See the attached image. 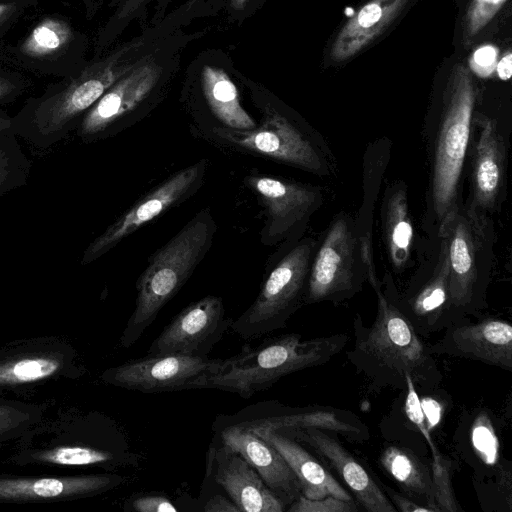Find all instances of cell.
<instances>
[{
  "instance_id": "13",
  "label": "cell",
  "mask_w": 512,
  "mask_h": 512,
  "mask_svg": "<svg viewBox=\"0 0 512 512\" xmlns=\"http://www.w3.org/2000/svg\"><path fill=\"white\" fill-rule=\"evenodd\" d=\"M222 359L183 354L147 355L108 369L102 379L141 393L196 389L197 382L214 373Z\"/></svg>"
},
{
  "instance_id": "31",
  "label": "cell",
  "mask_w": 512,
  "mask_h": 512,
  "mask_svg": "<svg viewBox=\"0 0 512 512\" xmlns=\"http://www.w3.org/2000/svg\"><path fill=\"white\" fill-rule=\"evenodd\" d=\"M509 0H471L462 21V42L465 47L484 34L504 11Z\"/></svg>"
},
{
  "instance_id": "40",
  "label": "cell",
  "mask_w": 512,
  "mask_h": 512,
  "mask_svg": "<svg viewBox=\"0 0 512 512\" xmlns=\"http://www.w3.org/2000/svg\"><path fill=\"white\" fill-rule=\"evenodd\" d=\"M22 417L14 408L0 405V433L14 427L16 420Z\"/></svg>"
},
{
  "instance_id": "25",
  "label": "cell",
  "mask_w": 512,
  "mask_h": 512,
  "mask_svg": "<svg viewBox=\"0 0 512 512\" xmlns=\"http://www.w3.org/2000/svg\"><path fill=\"white\" fill-rule=\"evenodd\" d=\"M405 413L424 437L432 453L431 473L434 484L435 500L439 512L461 511L452 486L454 463L436 446L421 400L416 391V385L411 377H406Z\"/></svg>"
},
{
  "instance_id": "8",
  "label": "cell",
  "mask_w": 512,
  "mask_h": 512,
  "mask_svg": "<svg viewBox=\"0 0 512 512\" xmlns=\"http://www.w3.org/2000/svg\"><path fill=\"white\" fill-rule=\"evenodd\" d=\"M373 251L364 242L355 215L334 216L318 243L311 261L305 305L331 302L334 305L354 297L367 281L365 255Z\"/></svg>"
},
{
  "instance_id": "36",
  "label": "cell",
  "mask_w": 512,
  "mask_h": 512,
  "mask_svg": "<svg viewBox=\"0 0 512 512\" xmlns=\"http://www.w3.org/2000/svg\"><path fill=\"white\" fill-rule=\"evenodd\" d=\"M22 79L0 73V106L16 100L25 90Z\"/></svg>"
},
{
  "instance_id": "39",
  "label": "cell",
  "mask_w": 512,
  "mask_h": 512,
  "mask_svg": "<svg viewBox=\"0 0 512 512\" xmlns=\"http://www.w3.org/2000/svg\"><path fill=\"white\" fill-rule=\"evenodd\" d=\"M203 510L205 512H240L235 503L223 495L211 496L206 501Z\"/></svg>"
},
{
  "instance_id": "17",
  "label": "cell",
  "mask_w": 512,
  "mask_h": 512,
  "mask_svg": "<svg viewBox=\"0 0 512 512\" xmlns=\"http://www.w3.org/2000/svg\"><path fill=\"white\" fill-rule=\"evenodd\" d=\"M431 353L479 361L512 370V326L503 319L467 318L450 324L442 337L429 345Z\"/></svg>"
},
{
  "instance_id": "12",
  "label": "cell",
  "mask_w": 512,
  "mask_h": 512,
  "mask_svg": "<svg viewBox=\"0 0 512 512\" xmlns=\"http://www.w3.org/2000/svg\"><path fill=\"white\" fill-rule=\"evenodd\" d=\"M436 236L439 243L435 261L422 267L403 292H398L389 273L381 282L395 305L422 337L442 331L453 323L446 244L441 236Z\"/></svg>"
},
{
  "instance_id": "30",
  "label": "cell",
  "mask_w": 512,
  "mask_h": 512,
  "mask_svg": "<svg viewBox=\"0 0 512 512\" xmlns=\"http://www.w3.org/2000/svg\"><path fill=\"white\" fill-rule=\"evenodd\" d=\"M17 137L12 127L0 133V197L25 186L30 176L32 163Z\"/></svg>"
},
{
  "instance_id": "42",
  "label": "cell",
  "mask_w": 512,
  "mask_h": 512,
  "mask_svg": "<svg viewBox=\"0 0 512 512\" xmlns=\"http://www.w3.org/2000/svg\"><path fill=\"white\" fill-rule=\"evenodd\" d=\"M12 127V117L0 110V133Z\"/></svg>"
},
{
  "instance_id": "23",
  "label": "cell",
  "mask_w": 512,
  "mask_h": 512,
  "mask_svg": "<svg viewBox=\"0 0 512 512\" xmlns=\"http://www.w3.org/2000/svg\"><path fill=\"white\" fill-rule=\"evenodd\" d=\"M123 482L116 474L77 477L0 478V500H50L99 494Z\"/></svg>"
},
{
  "instance_id": "18",
  "label": "cell",
  "mask_w": 512,
  "mask_h": 512,
  "mask_svg": "<svg viewBox=\"0 0 512 512\" xmlns=\"http://www.w3.org/2000/svg\"><path fill=\"white\" fill-rule=\"evenodd\" d=\"M152 88L153 79L146 75L127 78L110 87L77 125L75 132L79 140L92 143L125 130L134 123L137 109Z\"/></svg>"
},
{
  "instance_id": "3",
  "label": "cell",
  "mask_w": 512,
  "mask_h": 512,
  "mask_svg": "<svg viewBox=\"0 0 512 512\" xmlns=\"http://www.w3.org/2000/svg\"><path fill=\"white\" fill-rule=\"evenodd\" d=\"M349 336L336 333L303 339L288 333L245 344L236 355L222 359L218 369L201 378L196 389H218L250 398L291 373L321 366L338 355Z\"/></svg>"
},
{
  "instance_id": "21",
  "label": "cell",
  "mask_w": 512,
  "mask_h": 512,
  "mask_svg": "<svg viewBox=\"0 0 512 512\" xmlns=\"http://www.w3.org/2000/svg\"><path fill=\"white\" fill-rule=\"evenodd\" d=\"M412 0H369L338 31L329 60L341 63L351 59L381 34L408 8Z\"/></svg>"
},
{
  "instance_id": "24",
  "label": "cell",
  "mask_w": 512,
  "mask_h": 512,
  "mask_svg": "<svg viewBox=\"0 0 512 512\" xmlns=\"http://www.w3.org/2000/svg\"><path fill=\"white\" fill-rule=\"evenodd\" d=\"M384 244L396 271L407 266L414 230L408 207L407 187L402 181L387 186L381 207Z\"/></svg>"
},
{
  "instance_id": "37",
  "label": "cell",
  "mask_w": 512,
  "mask_h": 512,
  "mask_svg": "<svg viewBox=\"0 0 512 512\" xmlns=\"http://www.w3.org/2000/svg\"><path fill=\"white\" fill-rule=\"evenodd\" d=\"M388 499L394 505L397 511L400 512H433V510L425 505H422L414 499L404 496L403 494L393 490L392 488L382 485Z\"/></svg>"
},
{
  "instance_id": "7",
  "label": "cell",
  "mask_w": 512,
  "mask_h": 512,
  "mask_svg": "<svg viewBox=\"0 0 512 512\" xmlns=\"http://www.w3.org/2000/svg\"><path fill=\"white\" fill-rule=\"evenodd\" d=\"M318 239L303 236L280 246L254 302L230 329L244 340L257 339L286 327L289 319L305 305L311 261Z\"/></svg>"
},
{
  "instance_id": "1",
  "label": "cell",
  "mask_w": 512,
  "mask_h": 512,
  "mask_svg": "<svg viewBox=\"0 0 512 512\" xmlns=\"http://www.w3.org/2000/svg\"><path fill=\"white\" fill-rule=\"evenodd\" d=\"M367 281L377 297L376 316L367 326L361 314H355L354 344L347 359L375 388L405 390L407 376L420 387H437L442 373L429 345L384 289L375 264L367 267Z\"/></svg>"
},
{
  "instance_id": "10",
  "label": "cell",
  "mask_w": 512,
  "mask_h": 512,
  "mask_svg": "<svg viewBox=\"0 0 512 512\" xmlns=\"http://www.w3.org/2000/svg\"><path fill=\"white\" fill-rule=\"evenodd\" d=\"M207 168L208 160L201 159L178 170L144 194L90 242L81 257V264L96 261L122 240L192 197L203 185Z\"/></svg>"
},
{
  "instance_id": "28",
  "label": "cell",
  "mask_w": 512,
  "mask_h": 512,
  "mask_svg": "<svg viewBox=\"0 0 512 512\" xmlns=\"http://www.w3.org/2000/svg\"><path fill=\"white\" fill-rule=\"evenodd\" d=\"M387 139H380L367 148L363 158V199L356 222L361 237L372 241L374 204L389 160L390 148Z\"/></svg>"
},
{
  "instance_id": "29",
  "label": "cell",
  "mask_w": 512,
  "mask_h": 512,
  "mask_svg": "<svg viewBox=\"0 0 512 512\" xmlns=\"http://www.w3.org/2000/svg\"><path fill=\"white\" fill-rule=\"evenodd\" d=\"M72 32L64 22L47 18L39 23L18 48L19 54L38 63H50L64 55Z\"/></svg>"
},
{
  "instance_id": "41",
  "label": "cell",
  "mask_w": 512,
  "mask_h": 512,
  "mask_svg": "<svg viewBox=\"0 0 512 512\" xmlns=\"http://www.w3.org/2000/svg\"><path fill=\"white\" fill-rule=\"evenodd\" d=\"M497 72L501 79L508 80L511 76V54L508 52L499 61L497 66Z\"/></svg>"
},
{
  "instance_id": "16",
  "label": "cell",
  "mask_w": 512,
  "mask_h": 512,
  "mask_svg": "<svg viewBox=\"0 0 512 512\" xmlns=\"http://www.w3.org/2000/svg\"><path fill=\"white\" fill-rule=\"evenodd\" d=\"M277 430L313 450L336 471L358 505L368 512H397L382 487L368 470L342 445L335 433L317 428Z\"/></svg>"
},
{
  "instance_id": "9",
  "label": "cell",
  "mask_w": 512,
  "mask_h": 512,
  "mask_svg": "<svg viewBox=\"0 0 512 512\" xmlns=\"http://www.w3.org/2000/svg\"><path fill=\"white\" fill-rule=\"evenodd\" d=\"M244 183L263 207L260 242L265 246H283L302 238L325 199L322 187L285 178L249 174Z\"/></svg>"
},
{
  "instance_id": "34",
  "label": "cell",
  "mask_w": 512,
  "mask_h": 512,
  "mask_svg": "<svg viewBox=\"0 0 512 512\" xmlns=\"http://www.w3.org/2000/svg\"><path fill=\"white\" fill-rule=\"evenodd\" d=\"M359 505L355 500H344L329 495L320 499H309L302 494L292 502L288 512H358Z\"/></svg>"
},
{
  "instance_id": "6",
  "label": "cell",
  "mask_w": 512,
  "mask_h": 512,
  "mask_svg": "<svg viewBox=\"0 0 512 512\" xmlns=\"http://www.w3.org/2000/svg\"><path fill=\"white\" fill-rule=\"evenodd\" d=\"M436 235L446 244L453 323L468 316L479 318L487 308L494 256L495 232L491 219L460 200Z\"/></svg>"
},
{
  "instance_id": "4",
  "label": "cell",
  "mask_w": 512,
  "mask_h": 512,
  "mask_svg": "<svg viewBox=\"0 0 512 512\" xmlns=\"http://www.w3.org/2000/svg\"><path fill=\"white\" fill-rule=\"evenodd\" d=\"M217 225L208 208L199 211L149 259L136 282L135 309L121 336L129 348L180 291L210 250Z\"/></svg>"
},
{
  "instance_id": "5",
  "label": "cell",
  "mask_w": 512,
  "mask_h": 512,
  "mask_svg": "<svg viewBox=\"0 0 512 512\" xmlns=\"http://www.w3.org/2000/svg\"><path fill=\"white\" fill-rule=\"evenodd\" d=\"M217 146L267 158L319 177H334L337 161L322 135L302 118L265 107L256 127L213 126L198 131Z\"/></svg>"
},
{
  "instance_id": "15",
  "label": "cell",
  "mask_w": 512,
  "mask_h": 512,
  "mask_svg": "<svg viewBox=\"0 0 512 512\" xmlns=\"http://www.w3.org/2000/svg\"><path fill=\"white\" fill-rule=\"evenodd\" d=\"M476 138L470 152V208L488 215L496 211L505 198L507 154L505 141L496 122L474 115Z\"/></svg>"
},
{
  "instance_id": "11",
  "label": "cell",
  "mask_w": 512,
  "mask_h": 512,
  "mask_svg": "<svg viewBox=\"0 0 512 512\" xmlns=\"http://www.w3.org/2000/svg\"><path fill=\"white\" fill-rule=\"evenodd\" d=\"M238 425L248 428H317L344 438L365 442L370 437L368 426L354 412L332 406H286L270 400L247 406L234 415H219L213 429Z\"/></svg>"
},
{
  "instance_id": "38",
  "label": "cell",
  "mask_w": 512,
  "mask_h": 512,
  "mask_svg": "<svg viewBox=\"0 0 512 512\" xmlns=\"http://www.w3.org/2000/svg\"><path fill=\"white\" fill-rule=\"evenodd\" d=\"M28 3H32V0H0V30L3 26L8 27L11 20L16 19V15Z\"/></svg>"
},
{
  "instance_id": "20",
  "label": "cell",
  "mask_w": 512,
  "mask_h": 512,
  "mask_svg": "<svg viewBox=\"0 0 512 512\" xmlns=\"http://www.w3.org/2000/svg\"><path fill=\"white\" fill-rule=\"evenodd\" d=\"M216 437L243 457L286 509L302 493L300 483L278 450L252 429L226 425L213 429Z\"/></svg>"
},
{
  "instance_id": "27",
  "label": "cell",
  "mask_w": 512,
  "mask_h": 512,
  "mask_svg": "<svg viewBox=\"0 0 512 512\" xmlns=\"http://www.w3.org/2000/svg\"><path fill=\"white\" fill-rule=\"evenodd\" d=\"M204 94L209 110L216 120L214 126L240 130L257 126L256 121L240 105L237 89L225 75L207 70Z\"/></svg>"
},
{
  "instance_id": "19",
  "label": "cell",
  "mask_w": 512,
  "mask_h": 512,
  "mask_svg": "<svg viewBox=\"0 0 512 512\" xmlns=\"http://www.w3.org/2000/svg\"><path fill=\"white\" fill-rule=\"evenodd\" d=\"M207 469L240 512H284L285 505L256 470L237 452L217 440L210 448Z\"/></svg>"
},
{
  "instance_id": "22",
  "label": "cell",
  "mask_w": 512,
  "mask_h": 512,
  "mask_svg": "<svg viewBox=\"0 0 512 512\" xmlns=\"http://www.w3.org/2000/svg\"><path fill=\"white\" fill-rule=\"evenodd\" d=\"M250 429L267 440L282 455L296 475L303 496L309 499H320L332 495L348 501L354 500L323 463L302 443L274 429Z\"/></svg>"
},
{
  "instance_id": "14",
  "label": "cell",
  "mask_w": 512,
  "mask_h": 512,
  "mask_svg": "<svg viewBox=\"0 0 512 512\" xmlns=\"http://www.w3.org/2000/svg\"><path fill=\"white\" fill-rule=\"evenodd\" d=\"M232 322L233 319L225 317L223 299L207 295L171 319L151 343L148 355L208 356Z\"/></svg>"
},
{
  "instance_id": "32",
  "label": "cell",
  "mask_w": 512,
  "mask_h": 512,
  "mask_svg": "<svg viewBox=\"0 0 512 512\" xmlns=\"http://www.w3.org/2000/svg\"><path fill=\"white\" fill-rule=\"evenodd\" d=\"M60 367L56 359L48 357L25 358L0 365V385L33 382L53 375Z\"/></svg>"
},
{
  "instance_id": "26",
  "label": "cell",
  "mask_w": 512,
  "mask_h": 512,
  "mask_svg": "<svg viewBox=\"0 0 512 512\" xmlns=\"http://www.w3.org/2000/svg\"><path fill=\"white\" fill-rule=\"evenodd\" d=\"M380 465L386 473L418 503L439 512L435 500L431 469L408 448L389 445L382 449Z\"/></svg>"
},
{
  "instance_id": "35",
  "label": "cell",
  "mask_w": 512,
  "mask_h": 512,
  "mask_svg": "<svg viewBox=\"0 0 512 512\" xmlns=\"http://www.w3.org/2000/svg\"><path fill=\"white\" fill-rule=\"evenodd\" d=\"M130 506L137 512H176L178 510L166 496L157 493L135 497Z\"/></svg>"
},
{
  "instance_id": "2",
  "label": "cell",
  "mask_w": 512,
  "mask_h": 512,
  "mask_svg": "<svg viewBox=\"0 0 512 512\" xmlns=\"http://www.w3.org/2000/svg\"><path fill=\"white\" fill-rule=\"evenodd\" d=\"M476 99L469 69L456 63L425 122L429 160L427 215L436 233L461 200L460 184L472 139Z\"/></svg>"
},
{
  "instance_id": "33",
  "label": "cell",
  "mask_w": 512,
  "mask_h": 512,
  "mask_svg": "<svg viewBox=\"0 0 512 512\" xmlns=\"http://www.w3.org/2000/svg\"><path fill=\"white\" fill-rule=\"evenodd\" d=\"M34 458L50 464L83 466L108 463L114 459V455L90 447L73 446L44 450L35 454Z\"/></svg>"
}]
</instances>
